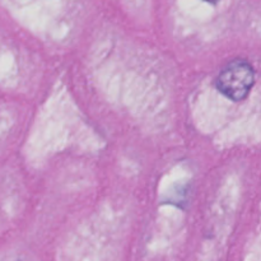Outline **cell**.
<instances>
[{
    "label": "cell",
    "instance_id": "cell-1",
    "mask_svg": "<svg viewBox=\"0 0 261 261\" xmlns=\"http://www.w3.org/2000/svg\"><path fill=\"white\" fill-rule=\"evenodd\" d=\"M254 83V68L249 61L241 59L229 61L217 78V88L219 92L234 102L246 98Z\"/></svg>",
    "mask_w": 261,
    "mask_h": 261
}]
</instances>
